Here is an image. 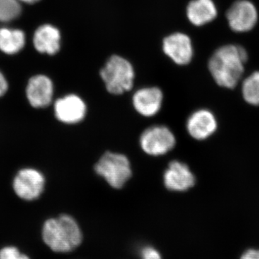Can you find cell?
I'll return each mask as SVG.
<instances>
[{
    "instance_id": "20",
    "label": "cell",
    "mask_w": 259,
    "mask_h": 259,
    "mask_svg": "<svg viewBox=\"0 0 259 259\" xmlns=\"http://www.w3.org/2000/svg\"><path fill=\"white\" fill-rule=\"evenodd\" d=\"M141 254L142 259H162L159 252L151 246L144 247L141 250Z\"/></svg>"
},
{
    "instance_id": "2",
    "label": "cell",
    "mask_w": 259,
    "mask_h": 259,
    "mask_svg": "<svg viewBox=\"0 0 259 259\" xmlns=\"http://www.w3.org/2000/svg\"><path fill=\"white\" fill-rule=\"evenodd\" d=\"M82 238L79 224L69 214L50 218L42 226V241L56 253L73 251L81 244Z\"/></svg>"
},
{
    "instance_id": "17",
    "label": "cell",
    "mask_w": 259,
    "mask_h": 259,
    "mask_svg": "<svg viewBox=\"0 0 259 259\" xmlns=\"http://www.w3.org/2000/svg\"><path fill=\"white\" fill-rule=\"evenodd\" d=\"M242 94L247 103L259 106V71L252 73L243 81Z\"/></svg>"
},
{
    "instance_id": "23",
    "label": "cell",
    "mask_w": 259,
    "mask_h": 259,
    "mask_svg": "<svg viewBox=\"0 0 259 259\" xmlns=\"http://www.w3.org/2000/svg\"><path fill=\"white\" fill-rule=\"evenodd\" d=\"M20 2H23V3H27V4H33V3H37L40 0H19Z\"/></svg>"
},
{
    "instance_id": "19",
    "label": "cell",
    "mask_w": 259,
    "mask_h": 259,
    "mask_svg": "<svg viewBox=\"0 0 259 259\" xmlns=\"http://www.w3.org/2000/svg\"><path fill=\"white\" fill-rule=\"evenodd\" d=\"M0 259H30L15 246H6L0 250Z\"/></svg>"
},
{
    "instance_id": "22",
    "label": "cell",
    "mask_w": 259,
    "mask_h": 259,
    "mask_svg": "<svg viewBox=\"0 0 259 259\" xmlns=\"http://www.w3.org/2000/svg\"><path fill=\"white\" fill-rule=\"evenodd\" d=\"M8 90V83L4 75L0 72V97L4 96Z\"/></svg>"
},
{
    "instance_id": "16",
    "label": "cell",
    "mask_w": 259,
    "mask_h": 259,
    "mask_svg": "<svg viewBox=\"0 0 259 259\" xmlns=\"http://www.w3.org/2000/svg\"><path fill=\"white\" fill-rule=\"evenodd\" d=\"M25 36L22 30L8 28H0V51L6 54H17L25 46Z\"/></svg>"
},
{
    "instance_id": "7",
    "label": "cell",
    "mask_w": 259,
    "mask_h": 259,
    "mask_svg": "<svg viewBox=\"0 0 259 259\" xmlns=\"http://www.w3.org/2000/svg\"><path fill=\"white\" fill-rule=\"evenodd\" d=\"M228 25L236 32L250 31L258 21V12L255 5L248 0L235 2L226 13Z\"/></svg>"
},
{
    "instance_id": "13",
    "label": "cell",
    "mask_w": 259,
    "mask_h": 259,
    "mask_svg": "<svg viewBox=\"0 0 259 259\" xmlns=\"http://www.w3.org/2000/svg\"><path fill=\"white\" fill-rule=\"evenodd\" d=\"M29 103L34 108H45L52 102L54 85L52 81L44 75H37L29 80L26 88Z\"/></svg>"
},
{
    "instance_id": "18",
    "label": "cell",
    "mask_w": 259,
    "mask_h": 259,
    "mask_svg": "<svg viewBox=\"0 0 259 259\" xmlns=\"http://www.w3.org/2000/svg\"><path fill=\"white\" fill-rule=\"evenodd\" d=\"M22 13L19 0H0V22H10L18 18Z\"/></svg>"
},
{
    "instance_id": "6",
    "label": "cell",
    "mask_w": 259,
    "mask_h": 259,
    "mask_svg": "<svg viewBox=\"0 0 259 259\" xmlns=\"http://www.w3.org/2000/svg\"><path fill=\"white\" fill-rule=\"evenodd\" d=\"M45 187V178L34 168L20 170L13 180V190L20 198L32 201L40 197Z\"/></svg>"
},
{
    "instance_id": "8",
    "label": "cell",
    "mask_w": 259,
    "mask_h": 259,
    "mask_svg": "<svg viewBox=\"0 0 259 259\" xmlns=\"http://www.w3.org/2000/svg\"><path fill=\"white\" fill-rule=\"evenodd\" d=\"M162 49L163 53L179 66L189 64L193 59L192 40L184 32H174L163 38Z\"/></svg>"
},
{
    "instance_id": "12",
    "label": "cell",
    "mask_w": 259,
    "mask_h": 259,
    "mask_svg": "<svg viewBox=\"0 0 259 259\" xmlns=\"http://www.w3.org/2000/svg\"><path fill=\"white\" fill-rule=\"evenodd\" d=\"M187 133L197 141H204L212 136L218 128L215 116L207 109H200L191 114L186 123Z\"/></svg>"
},
{
    "instance_id": "5",
    "label": "cell",
    "mask_w": 259,
    "mask_h": 259,
    "mask_svg": "<svg viewBox=\"0 0 259 259\" xmlns=\"http://www.w3.org/2000/svg\"><path fill=\"white\" fill-rule=\"evenodd\" d=\"M139 144L142 151L148 156H161L175 148L177 139L167 126L153 125L142 133Z\"/></svg>"
},
{
    "instance_id": "14",
    "label": "cell",
    "mask_w": 259,
    "mask_h": 259,
    "mask_svg": "<svg viewBox=\"0 0 259 259\" xmlns=\"http://www.w3.org/2000/svg\"><path fill=\"white\" fill-rule=\"evenodd\" d=\"M33 44L38 52L54 55L60 50V31L53 25H42L34 34Z\"/></svg>"
},
{
    "instance_id": "9",
    "label": "cell",
    "mask_w": 259,
    "mask_h": 259,
    "mask_svg": "<svg viewBox=\"0 0 259 259\" xmlns=\"http://www.w3.org/2000/svg\"><path fill=\"white\" fill-rule=\"evenodd\" d=\"M88 107L83 99L71 94L61 97L54 103L56 119L66 125L79 123L85 118Z\"/></svg>"
},
{
    "instance_id": "4",
    "label": "cell",
    "mask_w": 259,
    "mask_h": 259,
    "mask_svg": "<svg viewBox=\"0 0 259 259\" xmlns=\"http://www.w3.org/2000/svg\"><path fill=\"white\" fill-rule=\"evenodd\" d=\"M95 173L113 189H122L132 177L131 162L125 155L107 151L94 167Z\"/></svg>"
},
{
    "instance_id": "15",
    "label": "cell",
    "mask_w": 259,
    "mask_h": 259,
    "mask_svg": "<svg viewBox=\"0 0 259 259\" xmlns=\"http://www.w3.org/2000/svg\"><path fill=\"white\" fill-rule=\"evenodd\" d=\"M186 15L192 25L200 27L213 21L218 10L212 0H192L187 5Z\"/></svg>"
},
{
    "instance_id": "11",
    "label": "cell",
    "mask_w": 259,
    "mask_h": 259,
    "mask_svg": "<svg viewBox=\"0 0 259 259\" xmlns=\"http://www.w3.org/2000/svg\"><path fill=\"white\" fill-rule=\"evenodd\" d=\"M163 94L157 87H148L139 89L133 96L132 102L135 110L146 117L157 115L163 105Z\"/></svg>"
},
{
    "instance_id": "1",
    "label": "cell",
    "mask_w": 259,
    "mask_h": 259,
    "mask_svg": "<svg viewBox=\"0 0 259 259\" xmlns=\"http://www.w3.org/2000/svg\"><path fill=\"white\" fill-rule=\"evenodd\" d=\"M248 61L244 48L238 45H226L219 48L208 61V69L213 79L219 86L233 89L239 82Z\"/></svg>"
},
{
    "instance_id": "10",
    "label": "cell",
    "mask_w": 259,
    "mask_h": 259,
    "mask_svg": "<svg viewBox=\"0 0 259 259\" xmlns=\"http://www.w3.org/2000/svg\"><path fill=\"white\" fill-rule=\"evenodd\" d=\"M163 185L172 192H184L195 185L196 178L188 165L180 161L168 163L163 177Z\"/></svg>"
},
{
    "instance_id": "3",
    "label": "cell",
    "mask_w": 259,
    "mask_h": 259,
    "mask_svg": "<svg viewBox=\"0 0 259 259\" xmlns=\"http://www.w3.org/2000/svg\"><path fill=\"white\" fill-rule=\"evenodd\" d=\"M100 75L107 91L114 95L131 91L136 76L132 64L119 55H112L107 59L100 70Z\"/></svg>"
},
{
    "instance_id": "21",
    "label": "cell",
    "mask_w": 259,
    "mask_h": 259,
    "mask_svg": "<svg viewBox=\"0 0 259 259\" xmlns=\"http://www.w3.org/2000/svg\"><path fill=\"white\" fill-rule=\"evenodd\" d=\"M241 259H259V250H247L241 255Z\"/></svg>"
}]
</instances>
